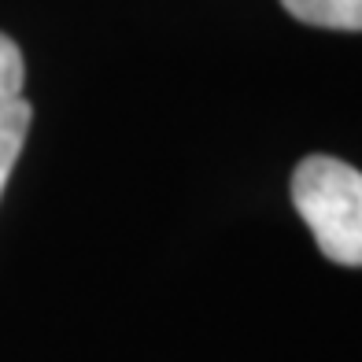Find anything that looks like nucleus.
Here are the masks:
<instances>
[{
	"mask_svg": "<svg viewBox=\"0 0 362 362\" xmlns=\"http://www.w3.org/2000/svg\"><path fill=\"white\" fill-rule=\"evenodd\" d=\"M23 81H26V63L23 52L8 34H0V196L4 185L19 163L23 141L30 134V119L34 107L23 96Z\"/></svg>",
	"mask_w": 362,
	"mask_h": 362,
	"instance_id": "obj_2",
	"label": "nucleus"
},
{
	"mask_svg": "<svg viewBox=\"0 0 362 362\" xmlns=\"http://www.w3.org/2000/svg\"><path fill=\"white\" fill-rule=\"evenodd\" d=\"M292 204L325 259L362 267V170L333 156H307L292 170Z\"/></svg>",
	"mask_w": 362,
	"mask_h": 362,
	"instance_id": "obj_1",
	"label": "nucleus"
},
{
	"mask_svg": "<svg viewBox=\"0 0 362 362\" xmlns=\"http://www.w3.org/2000/svg\"><path fill=\"white\" fill-rule=\"evenodd\" d=\"M281 8L296 23L362 34V0H281Z\"/></svg>",
	"mask_w": 362,
	"mask_h": 362,
	"instance_id": "obj_3",
	"label": "nucleus"
}]
</instances>
